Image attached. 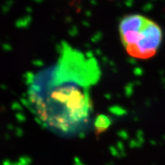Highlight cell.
Returning <instances> with one entry per match:
<instances>
[{
	"label": "cell",
	"instance_id": "6da1fadb",
	"mask_svg": "<svg viewBox=\"0 0 165 165\" xmlns=\"http://www.w3.org/2000/svg\"><path fill=\"white\" fill-rule=\"evenodd\" d=\"M99 76L98 63L93 56L63 42L57 61L28 79L31 110L56 133H80L89 121V91Z\"/></svg>",
	"mask_w": 165,
	"mask_h": 165
},
{
	"label": "cell",
	"instance_id": "7a4b0ae2",
	"mask_svg": "<svg viewBox=\"0 0 165 165\" xmlns=\"http://www.w3.org/2000/svg\"><path fill=\"white\" fill-rule=\"evenodd\" d=\"M119 32L126 53L138 60H148L156 55L163 39L158 24L139 14L124 17L119 25Z\"/></svg>",
	"mask_w": 165,
	"mask_h": 165
}]
</instances>
